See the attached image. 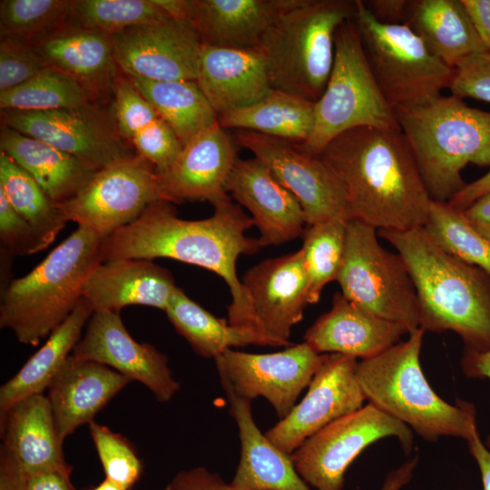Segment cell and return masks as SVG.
<instances>
[{"mask_svg": "<svg viewBox=\"0 0 490 490\" xmlns=\"http://www.w3.org/2000/svg\"><path fill=\"white\" fill-rule=\"evenodd\" d=\"M93 93L67 74L46 66L23 84L0 93L5 110L50 111L91 103Z\"/></svg>", "mask_w": 490, "mask_h": 490, "instance_id": "74e56055", "label": "cell"}, {"mask_svg": "<svg viewBox=\"0 0 490 490\" xmlns=\"http://www.w3.org/2000/svg\"><path fill=\"white\" fill-rule=\"evenodd\" d=\"M46 66L29 43L11 37L1 38L0 93L23 84Z\"/></svg>", "mask_w": 490, "mask_h": 490, "instance_id": "ee69618b", "label": "cell"}, {"mask_svg": "<svg viewBox=\"0 0 490 490\" xmlns=\"http://www.w3.org/2000/svg\"><path fill=\"white\" fill-rule=\"evenodd\" d=\"M463 211L474 229L490 242V191L476 199Z\"/></svg>", "mask_w": 490, "mask_h": 490, "instance_id": "816d5d0a", "label": "cell"}, {"mask_svg": "<svg viewBox=\"0 0 490 490\" xmlns=\"http://www.w3.org/2000/svg\"><path fill=\"white\" fill-rule=\"evenodd\" d=\"M196 83L218 116L257 103L271 89L260 46L201 44Z\"/></svg>", "mask_w": 490, "mask_h": 490, "instance_id": "603a6c76", "label": "cell"}, {"mask_svg": "<svg viewBox=\"0 0 490 490\" xmlns=\"http://www.w3.org/2000/svg\"><path fill=\"white\" fill-rule=\"evenodd\" d=\"M485 46L490 51V0H462Z\"/></svg>", "mask_w": 490, "mask_h": 490, "instance_id": "f907efd6", "label": "cell"}, {"mask_svg": "<svg viewBox=\"0 0 490 490\" xmlns=\"http://www.w3.org/2000/svg\"><path fill=\"white\" fill-rule=\"evenodd\" d=\"M358 127L400 130L393 108L373 76L351 18L337 30L334 64L326 88L315 103L313 128L309 138L297 144L318 156L337 136Z\"/></svg>", "mask_w": 490, "mask_h": 490, "instance_id": "ba28073f", "label": "cell"}, {"mask_svg": "<svg viewBox=\"0 0 490 490\" xmlns=\"http://www.w3.org/2000/svg\"><path fill=\"white\" fill-rule=\"evenodd\" d=\"M0 236L2 242L16 253H34L43 250L32 227L15 210L2 191Z\"/></svg>", "mask_w": 490, "mask_h": 490, "instance_id": "bcb514c9", "label": "cell"}, {"mask_svg": "<svg viewBox=\"0 0 490 490\" xmlns=\"http://www.w3.org/2000/svg\"><path fill=\"white\" fill-rule=\"evenodd\" d=\"M89 431L105 478L129 490L140 478L142 465L129 441L108 426L90 422Z\"/></svg>", "mask_w": 490, "mask_h": 490, "instance_id": "b9f144b4", "label": "cell"}, {"mask_svg": "<svg viewBox=\"0 0 490 490\" xmlns=\"http://www.w3.org/2000/svg\"><path fill=\"white\" fill-rule=\"evenodd\" d=\"M417 461L418 457L416 456L398 468L389 472L380 490H401L403 486L411 481Z\"/></svg>", "mask_w": 490, "mask_h": 490, "instance_id": "6f0895ef", "label": "cell"}, {"mask_svg": "<svg viewBox=\"0 0 490 490\" xmlns=\"http://www.w3.org/2000/svg\"><path fill=\"white\" fill-rule=\"evenodd\" d=\"M178 287L172 273L148 260H116L97 264L88 275L82 298L94 311L142 305L166 310Z\"/></svg>", "mask_w": 490, "mask_h": 490, "instance_id": "d4e9b609", "label": "cell"}, {"mask_svg": "<svg viewBox=\"0 0 490 490\" xmlns=\"http://www.w3.org/2000/svg\"><path fill=\"white\" fill-rule=\"evenodd\" d=\"M225 393L241 446L231 486L235 490H310L297 472L291 455L278 448L257 426L251 401L229 390Z\"/></svg>", "mask_w": 490, "mask_h": 490, "instance_id": "4316f807", "label": "cell"}, {"mask_svg": "<svg viewBox=\"0 0 490 490\" xmlns=\"http://www.w3.org/2000/svg\"><path fill=\"white\" fill-rule=\"evenodd\" d=\"M93 310L81 299L72 313L47 338L44 344L0 388V415L29 396L43 394L72 355Z\"/></svg>", "mask_w": 490, "mask_h": 490, "instance_id": "1f68e13d", "label": "cell"}, {"mask_svg": "<svg viewBox=\"0 0 490 490\" xmlns=\"http://www.w3.org/2000/svg\"><path fill=\"white\" fill-rule=\"evenodd\" d=\"M103 239L78 227L33 270L12 280L1 301V328L25 345L48 338L82 299L88 275L102 262Z\"/></svg>", "mask_w": 490, "mask_h": 490, "instance_id": "8992f818", "label": "cell"}, {"mask_svg": "<svg viewBox=\"0 0 490 490\" xmlns=\"http://www.w3.org/2000/svg\"><path fill=\"white\" fill-rule=\"evenodd\" d=\"M364 5L379 23L386 24H404L409 0H369Z\"/></svg>", "mask_w": 490, "mask_h": 490, "instance_id": "c3c4849f", "label": "cell"}, {"mask_svg": "<svg viewBox=\"0 0 490 490\" xmlns=\"http://www.w3.org/2000/svg\"><path fill=\"white\" fill-rule=\"evenodd\" d=\"M137 155L164 174L174 163L182 144L172 128L160 116L136 133L130 141Z\"/></svg>", "mask_w": 490, "mask_h": 490, "instance_id": "7bdbcfd3", "label": "cell"}, {"mask_svg": "<svg viewBox=\"0 0 490 490\" xmlns=\"http://www.w3.org/2000/svg\"><path fill=\"white\" fill-rule=\"evenodd\" d=\"M171 485L174 490H235L219 475L204 467L179 472Z\"/></svg>", "mask_w": 490, "mask_h": 490, "instance_id": "7dc6e473", "label": "cell"}, {"mask_svg": "<svg viewBox=\"0 0 490 490\" xmlns=\"http://www.w3.org/2000/svg\"><path fill=\"white\" fill-rule=\"evenodd\" d=\"M2 444L28 475H70L47 397H24L0 415Z\"/></svg>", "mask_w": 490, "mask_h": 490, "instance_id": "484cf974", "label": "cell"}, {"mask_svg": "<svg viewBox=\"0 0 490 490\" xmlns=\"http://www.w3.org/2000/svg\"><path fill=\"white\" fill-rule=\"evenodd\" d=\"M357 366L354 357L323 354L305 397L266 432L267 438L291 455L326 426L361 408L366 397L356 377Z\"/></svg>", "mask_w": 490, "mask_h": 490, "instance_id": "e0dca14e", "label": "cell"}, {"mask_svg": "<svg viewBox=\"0 0 490 490\" xmlns=\"http://www.w3.org/2000/svg\"><path fill=\"white\" fill-rule=\"evenodd\" d=\"M467 444L470 454L479 467L483 490H490V451L482 442L478 431L467 440Z\"/></svg>", "mask_w": 490, "mask_h": 490, "instance_id": "9f6ffc18", "label": "cell"}, {"mask_svg": "<svg viewBox=\"0 0 490 490\" xmlns=\"http://www.w3.org/2000/svg\"><path fill=\"white\" fill-rule=\"evenodd\" d=\"M225 189L252 214L261 247L301 236L307 222L300 204L257 158H238Z\"/></svg>", "mask_w": 490, "mask_h": 490, "instance_id": "ffe728a7", "label": "cell"}, {"mask_svg": "<svg viewBox=\"0 0 490 490\" xmlns=\"http://www.w3.org/2000/svg\"><path fill=\"white\" fill-rule=\"evenodd\" d=\"M289 0H191L190 22L201 44L259 47L263 35Z\"/></svg>", "mask_w": 490, "mask_h": 490, "instance_id": "83f0119b", "label": "cell"}, {"mask_svg": "<svg viewBox=\"0 0 490 490\" xmlns=\"http://www.w3.org/2000/svg\"><path fill=\"white\" fill-rule=\"evenodd\" d=\"M355 0H289L262 37L271 88L316 103L328 81L338 27Z\"/></svg>", "mask_w": 490, "mask_h": 490, "instance_id": "52a82bcc", "label": "cell"}, {"mask_svg": "<svg viewBox=\"0 0 490 490\" xmlns=\"http://www.w3.org/2000/svg\"><path fill=\"white\" fill-rule=\"evenodd\" d=\"M409 334L401 324L384 319L336 292L328 311L306 330L304 342L318 354L338 353L371 358Z\"/></svg>", "mask_w": 490, "mask_h": 490, "instance_id": "7402d4cb", "label": "cell"}, {"mask_svg": "<svg viewBox=\"0 0 490 490\" xmlns=\"http://www.w3.org/2000/svg\"><path fill=\"white\" fill-rule=\"evenodd\" d=\"M387 436L397 437L406 453L411 451L410 428L369 403L309 437L291 459L301 478L317 490H342L351 463L367 446Z\"/></svg>", "mask_w": 490, "mask_h": 490, "instance_id": "7c38bea8", "label": "cell"}, {"mask_svg": "<svg viewBox=\"0 0 490 490\" xmlns=\"http://www.w3.org/2000/svg\"><path fill=\"white\" fill-rule=\"evenodd\" d=\"M402 257L415 286L419 327L453 331L465 349H490V274L441 250L423 228L377 230Z\"/></svg>", "mask_w": 490, "mask_h": 490, "instance_id": "3957f363", "label": "cell"}, {"mask_svg": "<svg viewBox=\"0 0 490 490\" xmlns=\"http://www.w3.org/2000/svg\"><path fill=\"white\" fill-rule=\"evenodd\" d=\"M170 17L190 21L191 0H153Z\"/></svg>", "mask_w": 490, "mask_h": 490, "instance_id": "680465c9", "label": "cell"}, {"mask_svg": "<svg viewBox=\"0 0 490 490\" xmlns=\"http://www.w3.org/2000/svg\"><path fill=\"white\" fill-rule=\"evenodd\" d=\"M336 281L352 302L410 332L419 327L416 293L397 253L378 241L377 230L358 220L347 223L343 262Z\"/></svg>", "mask_w": 490, "mask_h": 490, "instance_id": "30bf717a", "label": "cell"}, {"mask_svg": "<svg viewBox=\"0 0 490 490\" xmlns=\"http://www.w3.org/2000/svg\"><path fill=\"white\" fill-rule=\"evenodd\" d=\"M175 328L201 357L213 358L226 349L248 345L272 346L260 333L232 326L217 318L177 288L164 311Z\"/></svg>", "mask_w": 490, "mask_h": 490, "instance_id": "836d02e7", "label": "cell"}, {"mask_svg": "<svg viewBox=\"0 0 490 490\" xmlns=\"http://www.w3.org/2000/svg\"><path fill=\"white\" fill-rule=\"evenodd\" d=\"M2 122L23 134L69 153L97 171L132 154L116 125L91 103L50 111H2Z\"/></svg>", "mask_w": 490, "mask_h": 490, "instance_id": "9a60e30c", "label": "cell"}, {"mask_svg": "<svg viewBox=\"0 0 490 490\" xmlns=\"http://www.w3.org/2000/svg\"><path fill=\"white\" fill-rule=\"evenodd\" d=\"M423 230L447 254L490 274V242L474 229L463 210L432 200Z\"/></svg>", "mask_w": 490, "mask_h": 490, "instance_id": "f35d334b", "label": "cell"}, {"mask_svg": "<svg viewBox=\"0 0 490 490\" xmlns=\"http://www.w3.org/2000/svg\"><path fill=\"white\" fill-rule=\"evenodd\" d=\"M27 490H74L70 475L60 472H46L30 475Z\"/></svg>", "mask_w": 490, "mask_h": 490, "instance_id": "11a10c76", "label": "cell"}, {"mask_svg": "<svg viewBox=\"0 0 490 490\" xmlns=\"http://www.w3.org/2000/svg\"><path fill=\"white\" fill-rule=\"evenodd\" d=\"M30 44L47 66L67 74L92 93L113 83L116 64L108 34L75 25L63 26Z\"/></svg>", "mask_w": 490, "mask_h": 490, "instance_id": "f1b7e54d", "label": "cell"}, {"mask_svg": "<svg viewBox=\"0 0 490 490\" xmlns=\"http://www.w3.org/2000/svg\"><path fill=\"white\" fill-rule=\"evenodd\" d=\"M314 119L315 103L271 88L257 103L218 116V122L224 129L251 131L302 143L311 132Z\"/></svg>", "mask_w": 490, "mask_h": 490, "instance_id": "d6a6232c", "label": "cell"}, {"mask_svg": "<svg viewBox=\"0 0 490 490\" xmlns=\"http://www.w3.org/2000/svg\"><path fill=\"white\" fill-rule=\"evenodd\" d=\"M28 475L18 466L13 456L1 445L0 490H27Z\"/></svg>", "mask_w": 490, "mask_h": 490, "instance_id": "681fc988", "label": "cell"}, {"mask_svg": "<svg viewBox=\"0 0 490 490\" xmlns=\"http://www.w3.org/2000/svg\"><path fill=\"white\" fill-rule=\"evenodd\" d=\"M318 157L344 189L349 220L377 230L425 225L432 199L400 130L355 128Z\"/></svg>", "mask_w": 490, "mask_h": 490, "instance_id": "7a4b0ae2", "label": "cell"}, {"mask_svg": "<svg viewBox=\"0 0 490 490\" xmlns=\"http://www.w3.org/2000/svg\"><path fill=\"white\" fill-rule=\"evenodd\" d=\"M259 330L273 347H289L292 328L308 302V279L302 251L265 260L242 277Z\"/></svg>", "mask_w": 490, "mask_h": 490, "instance_id": "d6986e66", "label": "cell"}, {"mask_svg": "<svg viewBox=\"0 0 490 490\" xmlns=\"http://www.w3.org/2000/svg\"><path fill=\"white\" fill-rule=\"evenodd\" d=\"M460 364L466 377L490 380V349L481 353L464 349ZM486 446L490 447V436L486 439Z\"/></svg>", "mask_w": 490, "mask_h": 490, "instance_id": "f5cc1de1", "label": "cell"}, {"mask_svg": "<svg viewBox=\"0 0 490 490\" xmlns=\"http://www.w3.org/2000/svg\"><path fill=\"white\" fill-rule=\"evenodd\" d=\"M232 137L294 195L307 225L333 219L349 220L344 189L318 156L305 152L297 142L251 131L237 130Z\"/></svg>", "mask_w": 490, "mask_h": 490, "instance_id": "5bb4252c", "label": "cell"}, {"mask_svg": "<svg viewBox=\"0 0 490 490\" xmlns=\"http://www.w3.org/2000/svg\"><path fill=\"white\" fill-rule=\"evenodd\" d=\"M213 206L211 217L189 220L179 218L167 201L151 204L137 220L103 239L102 262L165 258L211 270L230 289L229 323L260 333L250 298L236 271L240 255L261 249L258 239L246 234L254 221L230 198Z\"/></svg>", "mask_w": 490, "mask_h": 490, "instance_id": "6da1fadb", "label": "cell"}, {"mask_svg": "<svg viewBox=\"0 0 490 490\" xmlns=\"http://www.w3.org/2000/svg\"><path fill=\"white\" fill-rule=\"evenodd\" d=\"M170 17L153 0L74 1V25L112 35L123 30Z\"/></svg>", "mask_w": 490, "mask_h": 490, "instance_id": "ab89813d", "label": "cell"}, {"mask_svg": "<svg viewBox=\"0 0 490 490\" xmlns=\"http://www.w3.org/2000/svg\"><path fill=\"white\" fill-rule=\"evenodd\" d=\"M238 158L237 143L219 122L202 131L182 146L161 176L167 201H207L214 205L230 198L225 185Z\"/></svg>", "mask_w": 490, "mask_h": 490, "instance_id": "44dd1931", "label": "cell"}, {"mask_svg": "<svg viewBox=\"0 0 490 490\" xmlns=\"http://www.w3.org/2000/svg\"><path fill=\"white\" fill-rule=\"evenodd\" d=\"M110 37L115 64L125 75L196 82L201 41L190 21L168 17Z\"/></svg>", "mask_w": 490, "mask_h": 490, "instance_id": "2e32d148", "label": "cell"}, {"mask_svg": "<svg viewBox=\"0 0 490 490\" xmlns=\"http://www.w3.org/2000/svg\"><path fill=\"white\" fill-rule=\"evenodd\" d=\"M127 77L172 128L182 146L218 122L217 113L196 82Z\"/></svg>", "mask_w": 490, "mask_h": 490, "instance_id": "e575fe53", "label": "cell"}, {"mask_svg": "<svg viewBox=\"0 0 490 490\" xmlns=\"http://www.w3.org/2000/svg\"><path fill=\"white\" fill-rule=\"evenodd\" d=\"M348 220L333 219L307 225L301 234L302 257L308 279V302H318L324 287L340 270Z\"/></svg>", "mask_w": 490, "mask_h": 490, "instance_id": "8d00e7d4", "label": "cell"}, {"mask_svg": "<svg viewBox=\"0 0 490 490\" xmlns=\"http://www.w3.org/2000/svg\"><path fill=\"white\" fill-rule=\"evenodd\" d=\"M0 148L57 204L74 197L97 172L82 160L4 124Z\"/></svg>", "mask_w": 490, "mask_h": 490, "instance_id": "f546056e", "label": "cell"}, {"mask_svg": "<svg viewBox=\"0 0 490 490\" xmlns=\"http://www.w3.org/2000/svg\"><path fill=\"white\" fill-rule=\"evenodd\" d=\"M131 382L105 365L71 355L47 388L61 441L80 426L93 421L95 415Z\"/></svg>", "mask_w": 490, "mask_h": 490, "instance_id": "cb8c5ba5", "label": "cell"}, {"mask_svg": "<svg viewBox=\"0 0 490 490\" xmlns=\"http://www.w3.org/2000/svg\"><path fill=\"white\" fill-rule=\"evenodd\" d=\"M422 328L371 358L358 362L356 377L369 403L403 422L427 441L456 436L466 441L478 431L473 404L451 405L427 382L421 365Z\"/></svg>", "mask_w": 490, "mask_h": 490, "instance_id": "5b68a950", "label": "cell"}, {"mask_svg": "<svg viewBox=\"0 0 490 490\" xmlns=\"http://www.w3.org/2000/svg\"><path fill=\"white\" fill-rule=\"evenodd\" d=\"M164 490H174V489H173V487L172 486V485L170 484L169 485H167V486L165 487Z\"/></svg>", "mask_w": 490, "mask_h": 490, "instance_id": "94428289", "label": "cell"}, {"mask_svg": "<svg viewBox=\"0 0 490 490\" xmlns=\"http://www.w3.org/2000/svg\"><path fill=\"white\" fill-rule=\"evenodd\" d=\"M72 355L101 363L132 381L141 382L160 402L171 400L180 389L167 357L154 346L134 340L125 328L120 312L94 311Z\"/></svg>", "mask_w": 490, "mask_h": 490, "instance_id": "ac0fdd59", "label": "cell"}, {"mask_svg": "<svg viewBox=\"0 0 490 490\" xmlns=\"http://www.w3.org/2000/svg\"><path fill=\"white\" fill-rule=\"evenodd\" d=\"M394 113L433 201L447 202L466 185L467 164L490 166V112L451 94Z\"/></svg>", "mask_w": 490, "mask_h": 490, "instance_id": "277c9868", "label": "cell"}, {"mask_svg": "<svg viewBox=\"0 0 490 490\" xmlns=\"http://www.w3.org/2000/svg\"><path fill=\"white\" fill-rule=\"evenodd\" d=\"M490 191V171L466 185L447 203L456 209L465 210L476 199Z\"/></svg>", "mask_w": 490, "mask_h": 490, "instance_id": "db71d44e", "label": "cell"}, {"mask_svg": "<svg viewBox=\"0 0 490 490\" xmlns=\"http://www.w3.org/2000/svg\"><path fill=\"white\" fill-rule=\"evenodd\" d=\"M158 201H167L161 176L144 159L132 155L97 171L74 197L58 206L67 221L105 238Z\"/></svg>", "mask_w": 490, "mask_h": 490, "instance_id": "8fae6325", "label": "cell"}, {"mask_svg": "<svg viewBox=\"0 0 490 490\" xmlns=\"http://www.w3.org/2000/svg\"><path fill=\"white\" fill-rule=\"evenodd\" d=\"M451 94L490 103V51L474 54L456 69L449 86Z\"/></svg>", "mask_w": 490, "mask_h": 490, "instance_id": "f6af8a7d", "label": "cell"}, {"mask_svg": "<svg viewBox=\"0 0 490 490\" xmlns=\"http://www.w3.org/2000/svg\"><path fill=\"white\" fill-rule=\"evenodd\" d=\"M353 21L373 76L393 110L425 104L449 89L455 69L408 26L377 22L362 0H355Z\"/></svg>", "mask_w": 490, "mask_h": 490, "instance_id": "9c48e42d", "label": "cell"}, {"mask_svg": "<svg viewBox=\"0 0 490 490\" xmlns=\"http://www.w3.org/2000/svg\"><path fill=\"white\" fill-rule=\"evenodd\" d=\"M322 358L302 342L266 354L229 348L214 360L224 390L250 401L263 397L282 419L309 386Z\"/></svg>", "mask_w": 490, "mask_h": 490, "instance_id": "4fadbf2b", "label": "cell"}, {"mask_svg": "<svg viewBox=\"0 0 490 490\" xmlns=\"http://www.w3.org/2000/svg\"><path fill=\"white\" fill-rule=\"evenodd\" d=\"M74 1L2 0L1 38L11 37L27 43L61 27L70 18Z\"/></svg>", "mask_w": 490, "mask_h": 490, "instance_id": "60d3db41", "label": "cell"}, {"mask_svg": "<svg viewBox=\"0 0 490 490\" xmlns=\"http://www.w3.org/2000/svg\"><path fill=\"white\" fill-rule=\"evenodd\" d=\"M92 490H123L113 482L105 478L101 484Z\"/></svg>", "mask_w": 490, "mask_h": 490, "instance_id": "91938a15", "label": "cell"}, {"mask_svg": "<svg viewBox=\"0 0 490 490\" xmlns=\"http://www.w3.org/2000/svg\"><path fill=\"white\" fill-rule=\"evenodd\" d=\"M0 191L34 230L42 249L51 244L67 220L33 179L9 156L0 151Z\"/></svg>", "mask_w": 490, "mask_h": 490, "instance_id": "d590c367", "label": "cell"}, {"mask_svg": "<svg viewBox=\"0 0 490 490\" xmlns=\"http://www.w3.org/2000/svg\"><path fill=\"white\" fill-rule=\"evenodd\" d=\"M404 24L454 69L468 56L488 52L462 0H409Z\"/></svg>", "mask_w": 490, "mask_h": 490, "instance_id": "4dcf8cb0", "label": "cell"}]
</instances>
